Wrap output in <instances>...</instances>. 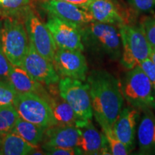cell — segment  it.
Listing matches in <instances>:
<instances>
[{"mask_svg":"<svg viewBox=\"0 0 155 155\" xmlns=\"http://www.w3.org/2000/svg\"><path fill=\"white\" fill-rule=\"evenodd\" d=\"M86 81L96 121L102 129L112 128L123 108L121 83L106 71H93Z\"/></svg>","mask_w":155,"mask_h":155,"instance_id":"obj_1","label":"cell"},{"mask_svg":"<svg viewBox=\"0 0 155 155\" xmlns=\"http://www.w3.org/2000/svg\"><path fill=\"white\" fill-rule=\"evenodd\" d=\"M82 39L87 44L111 59L117 60L122 53V42L117 25L93 21L81 27Z\"/></svg>","mask_w":155,"mask_h":155,"instance_id":"obj_2","label":"cell"},{"mask_svg":"<svg viewBox=\"0 0 155 155\" xmlns=\"http://www.w3.org/2000/svg\"><path fill=\"white\" fill-rule=\"evenodd\" d=\"M0 44L12 65L21 67L30 40L24 22L18 17H5L0 32Z\"/></svg>","mask_w":155,"mask_h":155,"instance_id":"obj_3","label":"cell"},{"mask_svg":"<svg viewBox=\"0 0 155 155\" xmlns=\"http://www.w3.org/2000/svg\"><path fill=\"white\" fill-rule=\"evenodd\" d=\"M153 89L152 82L139 65L129 70L121 85L124 98L132 107L141 111L155 109Z\"/></svg>","mask_w":155,"mask_h":155,"instance_id":"obj_4","label":"cell"},{"mask_svg":"<svg viewBox=\"0 0 155 155\" xmlns=\"http://www.w3.org/2000/svg\"><path fill=\"white\" fill-rule=\"evenodd\" d=\"M118 27L122 42L121 63L127 69H132L150 57L152 48L140 25H121Z\"/></svg>","mask_w":155,"mask_h":155,"instance_id":"obj_5","label":"cell"},{"mask_svg":"<svg viewBox=\"0 0 155 155\" xmlns=\"http://www.w3.org/2000/svg\"><path fill=\"white\" fill-rule=\"evenodd\" d=\"M13 106L19 117L31 123L45 128L58 125L49 104L38 94L17 92Z\"/></svg>","mask_w":155,"mask_h":155,"instance_id":"obj_6","label":"cell"},{"mask_svg":"<svg viewBox=\"0 0 155 155\" xmlns=\"http://www.w3.org/2000/svg\"><path fill=\"white\" fill-rule=\"evenodd\" d=\"M58 92L79 119H92L94 113L88 83L78 79L63 78L58 82Z\"/></svg>","mask_w":155,"mask_h":155,"instance_id":"obj_7","label":"cell"},{"mask_svg":"<svg viewBox=\"0 0 155 155\" xmlns=\"http://www.w3.org/2000/svg\"><path fill=\"white\" fill-rule=\"evenodd\" d=\"M23 18L30 42L40 55L53 63L58 48L49 29L30 9L24 13Z\"/></svg>","mask_w":155,"mask_h":155,"instance_id":"obj_8","label":"cell"},{"mask_svg":"<svg viewBox=\"0 0 155 155\" xmlns=\"http://www.w3.org/2000/svg\"><path fill=\"white\" fill-rule=\"evenodd\" d=\"M46 26L51 32L58 48L65 50H84L81 27L48 14Z\"/></svg>","mask_w":155,"mask_h":155,"instance_id":"obj_9","label":"cell"},{"mask_svg":"<svg viewBox=\"0 0 155 155\" xmlns=\"http://www.w3.org/2000/svg\"><path fill=\"white\" fill-rule=\"evenodd\" d=\"M53 64L60 76L86 81L88 65L86 58L80 50L58 48Z\"/></svg>","mask_w":155,"mask_h":155,"instance_id":"obj_10","label":"cell"},{"mask_svg":"<svg viewBox=\"0 0 155 155\" xmlns=\"http://www.w3.org/2000/svg\"><path fill=\"white\" fill-rule=\"evenodd\" d=\"M87 10L96 22L117 26L134 23L133 15L116 0H93Z\"/></svg>","mask_w":155,"mask_h":155,"instance_id":"obj_11","label":"cell"},{"mask_svg":"<svg viewBox=\"0 0 155 155\" xmlns=\"http://www.w3.org/2000/svg\"><path fill=\"white\" fill-rule=\"evenodd\" d=\"M21 67L37 81L46 86L57 84L60 81L53 63L40 55L30 42Z\"/></svg>","mask_w":155,"mask_h":155,"instance_id":"obj_12","label":"cell"},{"mask_svg":"<svg viewBox=\"0 0 155 155\" xmlns=\"http://www.w3.org/2000/svg\"><path fill=\"white\" fill-rule=\"evenodd\" d=\"M75 127L80 132L78 147L83 154H111L105 135L97 130L91 120L81 119Z\"/></svg>","mask_w":155,"mask_h":155,"instance_id":"obj_13","label":"cell"},{"mask_svg":"<svg viewBox=\"0 0 155 155\" xmlns=\"http://www.w3.org/2000/svg\"><path fill=\"white\" fill-rule=\"evenodd\" d=\"M42 7L48 14L80 26L94 21L88 10L65 1L43 0Z\"/></svg>","mask_w":155,"mask_h":155,"instance_id":"obj_14","label":"cell"},{"mask_svg":"<svg viewBox=\"0 0 155 155\" xmlns=\"http://www.w3.org/2000/svg\"><path fill=\"white\" fill-rule=\"evenodd\" d=\"M139 117V109L132 106L122 108L119 115L114 122V133L129 152L135 147L136 128Z\"/></svg>","mask_w":155,"mask_h":155,"instance_id":"obj_15","label":"cell"},{"mask_svg":"<svg viewBox=\"0 0 155 155\" xmlns=\"http://www.w3.org/2000/svg\"><path fill=\"white\" fill-rule=\"evenodd\" d=\"M80 132L75 125H55L46 128L42 145L72 148L78 147Z\"/></svg>","mask_w":155,"mask_h":155,"instance_id":"obj_16","label":"cell"},{"mask_svg":"<svg viewBox=\"0 0 155 155\" xmlns=\"http://www.w3.org/2000/svg\"><path fill=\"white\" fill-rule=\"evenodd\" d=\"M137 129L139 154H155V115L151 108L142 111Z\"/></svg>","mask_w":155,"mask_h":155,"instance_id":"obj_17","label":"cell"},{"mask_svg":"<svg viewBox=\"0 0 155 155\" xmlns=\"http://www.w3.org/2000/svg\"><path fill=\"white\" fill-rule=\"evenodd\" d=\"M8 82L19 93H35L43 98L48 94L42 83L34 79L22 67L12 66Z\"/></svg>","mask_w":155,"mask_h":155,"instance_id":"obj_18","label":"cell"},{"mask_svg":"<svg viewBox=\"0 0 155 155\" xmlns=\"http://www.w3.org/2000/svg\"><path fill=\"white\" fill-rule=\"evenodd\" d=\"M47 101L53 111L58 125H75L80 121L73 108L61 96V95L55 94H47L44 97Z\"/></svg>","mask_w":155,"mask_h":155,"instance_id":"obj_19","label":"cell"},{"mask_svg":"<svg viewBox=\"0 0 155 155\" xmlns=\"http://www.w3.org/2000/svg\"><path fill=\"white\" fill-rule=\"evenodd\" d=\"M37 148L29 144L24 139L12 131L3 134L0 145V154L26 155L31 154Z\"/></svg>","mask_w":155,"mask_h":155,"instance_id":"obj_20","label":"cell"},{"mask_svg":"<svg viewBox=\"0 0 155 155\" xmlns=\"http://www.w3.org/2000/svg\"><path fill=\"white\" fill-rule=\"evenodd\" d=\"M45 129L46 128L19 117L12 131L24 139L29 144L38 147V144L43 141Z\"/></svg>","mask_w":155,"mask_h":155,"instance_id":"obj_21","label":"cell"},{"mask_svg":"<svg viewBox=\"0 0 155 155\" xmlns=\"http://www.w3.org/2000/svg\"><path fill=\"white\" fill-rule=\"evenodd\" d=\"M32 0H0V15L4 17H18L30 9Z\"/></svg>","mask_w":155,"mask_h":155,"instance_id":"obj_22","label":"cell"},{"mask_svg":"<svg viewBox=\"0 0 155 155\" xmlns=\"http://www.w3.org/2000/svg\"><path fill=\"white\" fill-rule=\"evenodd\" d=\"M19 118L13 104L0 106V133L5 134L12 131Z\"/></svg>","mask_w":155,"mask_h":155,"instance_id":"obj_23","label":"cell"},{"mask_svg":"<svg viewBox=\"0 0 155 155\" xmlns=\"http://www.w3.org/2000/svg\"><path fill=\"white\" fill-rule=\"evenodd\" d=\"M102 132L105 135L109 147L111 154L114 155H126L129 154V151L121 141H120L114 134L112 128H106L102 129Z\"/></svg>","mask_w":155,"mask_h":155,"instance_id":"obj_24","label":"cell"},{"mask_svg":"<svg viewBox=\"0 0 155 155\" xmlns=\"http://www.w3.org/2000/svg\"><path fill=\"white\" fill-rule=\"evenodd\" d=\"M17 91L8 81L0 80V106L13 104Z\"/></svg>","mask_w":155,"mask_h":155,"instance_id":"obj_25","label":"cell"},{"mask_svg":"<svg viewBox=\"0 0 155 155\" xmlns=\"http://www.w3.org/2000/svg\"><path fill=\"white\" fill-rule=\"evenodd\" d=\"M139 25L142 29L151 48H155V16L144 17L141 19Z\"/></svg>","mask_w":155,"mask_h":155,"instance_id":"obj_26","label":"cell"},{"mask_svg":"<svg viewBox=\"0 0 155 155\" xmlns=\"http://www.w3.org/2000/svg\"><path fill=\"white\" fill-rule=\"evenodd\" d=\"M42 148L45 154L51 155H75L83 154L82 151L78 147L72 148H65V147H50L42 145Z\"/></svg>","mask_w":155,"mask_h":155,"instance_id":"obj_27","label":"cell"},{"mask_svg":"<svg viewBox=\"0 0 155 155\" xmlns=\"http://www.w3.org/2000/svg\"><path fill=\"white\" fill-rule=\"evenodd\" d=\"M134 10L138 12H147L154 8L155 0H128Z\"/></svg>","mask_w":155,"mask_h":155,"instance_id":"obj_28","label":"cell"},{"mask_svg":"<svg viewBox=\"0 0 155 155\" xmlns=\"http://www.w3.org/2000/svg\"><path fill=\"white\" fill-rule=\"evenodd\" d=\"M139 66L141 68L145 75L149 78L152 82L154 89H155V65L153 63L150 58H147L139 64Z\"/></svg>","mask_w":155,"mask_h":155,"instance_id":"obj_29","label":"cell"},{"mask_svg":"<svg viewBox=\"0 0 155 155\" xmlns=\"http://www.w3.org/2000/svg\"><path fill=\"white\" fill-rule=\"evenodd\" d=\"M12 65L4 53L0 44V80L8 81V78Z\"/></svg>","mask_w":155,"mask_h":155,"instance_id":"obj_30","label":"cell"},{"mask_svg":"<svg viewBox=\"0 0 155 155\" xmlns=\"http://www.w3.org/2000/svg\"><path fill=\"white\" fill-rule=\"evenodd\" d=\"M61 1H65L67 2L73 4V5L78 6L81 8L86 9H88L89 5L91 2L93 0H61Z\"/></svg>","mask_w":155,"mask_h":155,"instance_id":"obj_31","label":"cell"},{"mask_svg":"<svg viewBox=\"0 0 155 155\" xmlns=\"http://www.w3.org/2000/svg\"><path fill=\"white\" fill-rule=\"evenodd\" d=\"M150 58L155 65V48H152V50H151V53L150 55Z\"/></svg>","mask_w":155,"mask_h":155,"instance_id":"obj_32","label":"cell"},{"mask_svg":"<svg viewBox=\"0 0 155 155\" xmlns=\"http://www.w3.org/2000/svg\"><path fill=\"white\" fill-rule=\"evenodd\" d=\"M2 25H3V22H2V20L1 19V18H0V32H1L2 28Z\"/></svg>","mask_w":155,"mask_h":155,"instance_id":"obj_33","label":"cell"},{"mask_svg":"<svg viewBox=\"0 0 155 155\" xmlns=\"http://www.w3.org/2000/svg\"><path fill=\"white\" fill-rule=\"evenodd\" d=\"M2 137H3V134H2L0 133V145H1L2 140Z\"/></svg>","mask_w":155,"mask_h":155,"instance_id":"obj_34","label":"cell"},{"mask_svg":"<svg viewBox=\"0 0 155 155\" xmlns=\"http://www.w3.org/2000/svg\"><path fill=\"white\" fill-rule=\"evenodd\" d=\"M154 90H155V89H154Z\"/></svg>","mask_w":155,"mask_h":155,"instance_id":"obj_35","label":"cell"}]
</instances>
